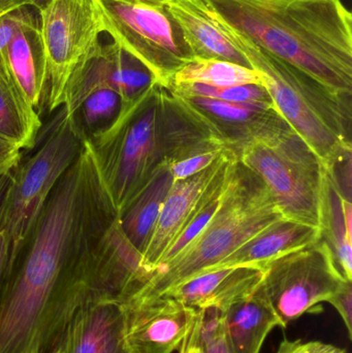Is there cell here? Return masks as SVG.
Returning a JSON list of instances; mask_svg holds the SVG:
<instances>
[{"label": "cell", "instance_id": "cell-22", "mask_svg": "<svg viewBox=\"0 0 352 353\" xmlns=\"http://www.w3.org/2000/svg\"><path fill=\"white\" fill-rule=\"evenodd\" d=\"M182 84L231 87L249 84L262 85V80L256 70L247 66L225 60L194 58L176 72L169 86Z\"/></svg>", "mask_w": 352, "mask_h": 353}, {"label": "cell", "instance_id": "cell-15", "mask_svg": "<svg viewBox=\"0 0 352 353\" xmlns=\"http://www.w3.org/2000/svg\"><path fill=\"white\" fill-rule=\"evenodd\" d=\"M262 278V270L256 268L214 270L194 276L161 296L175 299L196 310L216 308L225 312L231 305L249 296Z\"/></svg>", "mask_w": 352, "mask_h": 353}, {"label": "cell", "instance_id": "cell-3", "mask_svg": "<svg viewBox=\"0 0 352 353\" xmlns=\"http://www.w3.org/2000/svg\"><path fill=\"white\" fill-rule=\"evenodd\" d=\"M209 10L272 55L352 95V16L341 0H204Z\"/></svg>", "mask_w": 352, "mask_h": 353}, {"label": "cell", "instance_id": "cell-2", "mask_svg": "<svg viewBox=\"0 0 352 353\" xmlns=\"http://www.w3.org/2000/svg\"><path fill=\"white\" fill-rule=\"evenodd\" d=\"M103 192L122 217L165 167L229 148L169 87L153 83L115 121L85 140Z\"/></svg>", "mask_w": 352, "mask_h": 353}, {"label": "cell", "instance_id": "cell-33", "mask_svg": "<svg viewBox=\"0 0 352 353\" xmlns=\"http://www.w3.org/2000/svg\"><path fill=\"white\" fill-rule=\"evenodd\" d=\"M179 353H204L200 347H198L196 344L184 343L182 342L180 346Z\"/></svg>", "mask_w": 352, "mask_h": 353}, {"label": "cell", "instance_id": "cell-4", "mask_svg": "<svg viewBox=\"0 0 352 353\" xmlns=\"http://www.w3.org/2000/svg\"><path fill=\"white\" fill-rule=\"evenodd\" d=\"M211 14L250 66L260 74L262 85L276 111L318 155L327 170L352 153V95L329 88Z\"/></svg>", "mask_w": 352, "mask_h": 353}, {"label": "cell", "instance_id": "cell-25", "mask_svg": "<svg viewBox=\"0 0 352 353\" xmlns=\"http://www.w3.org/2000/svg\"><path fill=\"white\" fill-rule=\"evenodd\" d=\"M176 94L182 97H208L231 103H273L262 85H240L231 87H211L200 84L171 85Z\"/></svg>", "mask_w": 352, "mask_h": 353}, {"label": "cell", "instance_id": "cell-9", "mask_svg": "<svg viewBox=\"0 0 352 353\" xmlns=\"http://www.w3.org/2000/svg\"><path fill=\"white\" fill-rule=\"evenodd\" d=\"M37 12L53 112L63 105L72 74L99 49L105 25L97 0H52Z\"/></svg>", "mask_w": 352, "mask_h": 353}, {"label": "cell", "instance_id": "cell-12", "mask_svg": "<svg viewBox=\"0 0 352 353\" xmlns=\"http://www.w3.org/2000/svg\"><path fill=\"white\" fill-rule=\"evenodd\" d=\"M235 157L236 153L227 149L204 171L185 180L173 182L150 241L142 253V265L149 274L157 267L165 251L200 209L221 170Z\"/></svg>", "mask_w": 352, "mask_h": 353}, {"label": "cell", "instance_id": "cell-7", "mask_svg": "<svg viewBox=\"0 0 352 353\" xmlns=\"http://www.w3.org/2000/svg\"><path fill=\"white\" fill-rule=\"evenodd\" d=\"M234 152L264 183L283 218L320 228L324 167L289 126Z\"/></svg>", "mask_w": 352, "mask_h": 353}, {"label": "cell", "instance_id": "cell-20", "mask_svg": "<svg viewBox=\"0 0 352 353\" xmlns=\"http://www.w3.org/2000/svg\"><path fill=\"white\" fill-rule=\"evenodd\" d=\"M345 199L330 172L324 169L320 207V239L332 251L337 269L342 277L346 281L352 282V234L345 223Z\"/></svg>", "mask_w": 352, "mask_h": 353}, {"label": "cell", "instance_id": "cell-19", "mask_svg": "<svg viewBox=\"0 0 352 353\" xmlns=\"http://www.w3.org/2000/svg\"><path fill=\"white\" fill-rule=\"evenodd\" d=\"M223 321L231 353H260L269 334L280 327L260 283L249 296L231 305Z\"/></svg>", "mask_w": 352, "mask_h": 353}, {"label": "cell", "instance_id": "cell-17", "mask_svg": "<svg viewBox=\"0 0 352 353\" xmlns=\"http://www.w3.org/2000/svg\"><path fill=\"white\" fill-rule=\"evenodd\" d=\"M320 238V228L282 218L246 241L209 271L241 267L262 270L267 263L314 244Z\"/></svg>", "mask_w": 352, "mask_h": 353}, {"label": "cell", "instance_id": "cell-26", "mask_svg": "<svg viewBox=\"0 0 352 353\" xmlns=\"http://www.w3.org/2000/svg\"><path fill=\"white\" fill-rule=\"evenodd\" d=\"M31 8L32 6H20V8L10 10V12H6V14L0 17V79L6 82L14 92L18 93L21 97H22V95L19 93L18 89L14 86V81L10 77L8 59H6V52H8V47L10 41H12L14 31L18 28L19 25L22 23V21L26 18L27 14L30 12Z\"/></svg>", "mask_w": 352, "mask_h": 353}, {"label": "cell", "instance_id": "cell-10", "mask_svg": "<svg viewBox=\"0 0 352 353\" xmlns=\"http://www.w3.org/2000/svg\"><path fill=\"white\" fill-rule=\"evenodd\" d=\"M262 270V292L282 329L320 303L328 302L346 281L328 244L320 238L274 259Z\"/></svg>", "mask_w": 352, "mask_h": 353}, {"label": "cell", "instance_id": "cell-28", "mask_svg": "<svg viewBox=\"0 0 352 353\" xmlns=\"http://www.w3.org/2000/svg\"><path fill=\"white\" fill-rule=\"evenodd\" d=\"M276 353H347L344 348L334 344L322 341H308L303 340H289L285 338L281 341Z\"/></svg>", "mask_w": 352, "mask_h": 353}, {"label": "cell", "instance_id": "cell-14", "mask_svg": "<svg viewBox=\"0 0 352 353\" xmlns=\"http://www.w3.org/2000/svg\"><path fill=\"white\" fill-rule=\"evenodd\" d=\"M60 353H130L123 307L115 302H86L72 319Z\"/></svg>", "mask_w": 352, "mask_h": 353}, {"label": "cell", "instance_id": "cell-35", "mask_svg": "<svg viewBox=\"0 0 352 353\" xmlns=\"http://www.w3.org/2000/svg\"><path fill=\"white\" fill-rule=\"evenodd\" d=\"M29 6H32L33 8L37 10V12L43 10V8L48 6L52 0H28Z\"/></svg>", "mask_w": 352, "mask_h": 353}, {"label": "cell", "instance_id": "cell-23", "mask_svg": "<svg viewBox=\"0 0 352 353\" xmlns=\"http://www.w3.org/2000/svg\"><path fill=\"white\" fill-rule=\"evenodd\" d=\"M41 126L35 109L0 79V134L14 141L22 150L31 149Z\"/></svg>", "mask_w": 352, "mask_h": 353}, {"label": "cell", "instance_id": "cell-18", "mask_svg": "<svg viewBox=\"0 0 352 353\" xmlns=\"http://www.w3.org/2000/svg\"><path fill=\"white\" fill-rule=\"evenodd\" d=\"M31 8L12 35L6 59L19 93L37 109L48 86L47 63L39 34V12Z\"/></svg>", "mask_w": 352, "mask_h": 353}, {"label": "cell", "instance_id": "cell-29", "mask_svg": "<svg viewBox=\"0 0 352 353\" xmlns=\"http://www.w3.org/2000/svg\"><path fill=\"white\" fill-rule=\"evenodd\" d=\"M327 303L336 309L352 339V282L345 281Z\"/></svg>", "mask_w": 352, "mask_h": 353}, {"label": "cell", "instance_id": "cell-31", "mask_svg": "<svg viewBox=\"0 0 352 353\" xmlns=\"http://www.w3.org/2000/svg\"><path fill=\"white\" fill-rule=\"evenodd\" d=\"M6 263H8V241L3 230H0V300H1L2 288H3Z\"/></svg>", "mask_w": 352, "mask_h": 353}, {"label": "cell", "instance_id": "cell-5", "mask_svg": "<svg viewBox=\"0 0 352 353\" xmlns=\"http://www.w3.org/2000/svg\"><path fill=\"white\" fill-rule=\"evenodd\" d=\"M282 218L264 183L238 161L220 207L204 230L177 257L154 270L127 302L161 296L209 271L246 241Z\"/></svg>", "mask_w": 352, "mask_h": 353}, {"label": "cell", "instance_id": "cell-13", "mask_svg": "<svg viewBox=\"0 0 352 353\" xmlns=\"http://www.w3.org/2000/svg\"><path fill=\"white\" fill-rule=\"evenodd\" d=\"M178 97L196 111L233 151L250 141L289 126L273 103H231L208 97Z\"/></svg>", "mask_w": 352, "mask_h": 353}, {"label": "cell", "instance_id": "cell-32", "mask_svg": "<svg viewBox=\"0 0 352 353\" xmlns=\"http://www.w3.org/2000/svg\"><path fill=\"white\" fill-rule=\"evenodd\" d=\"M23 6H29L28 0H0V17Z\"/></svg>", "mask_w": 352, "mask_h": 353}, {"label": "cell", "instance_id": "cell-8", "mask_svg": "<svg viewBox=\"0 0 352 353\" xmlns=\"http://www.w3.org/2000/svg\"><path fill=\"white\" fill-rule=\"evenodd\" d=\"M105 33L169 87L176 72L194 59L176 21L157 0H97Z\"/></svg>", "mask_w": 352, "mask_h": 353}, {"label": "cell", "instance_id": "cell-21", "mask_svg": "<svg viewBox=\"0 0 352 353\" xmlns=\"http://www.w3.org/2000/svg\"><path fill=\"white\" fill-rule=\"evenodd\" d=\"M169 167L171 165L163 168L157 174L142 194L119 218L124 234L141 255L150 241L161 208L173 185V176Z\"/></svg>", "mask_w": 352, "mask_h": 353}, {"label": "cell", "instance_id": "cell-27", "mask_svg": "<svg viewBox=\"0 0 352 353\" xmlns=\"http://www.w3.org/2000/svg\"><path fill=\"white\" fill-rule=\"evenodd\" d=\"M227 149L229 148L200 153V154L192 155V157H187V159L172 163L169 170H171L174 182L185 180L189 176L196 175V174L204 171L207 168L210 167L213 163H215Z\"/></svg>", "mask_w": 352, "mask_h": 353}, {"label": "cell", "instance_id": "cell-24", "mask_svg": "<svg viewBox=\"0 0 352 353\" xmlns=\"http://www.w3.org/2000/svg\"><path fill=\"white\" fill-rule=\"evenodd\" d=\"M121 108L122 99L116 91L97 85L84 95L72 114L86 140L109 128L119 115Z\"/></svg>", "mask_w": 352, "mask_h": 353}, {"label": "cell", "instance_id": "cell-1", "mask_svg": "<svg viewBox=\"0 0 352 353\" xmlns=\"http://www.w3.org/2000/svg\"><path fill=\"white\" fill-rule=\"evenodd\" d=\"M115 218L84 142L4 277L0 353H60L86 303L89 254Z\"/></svg>", "mask_w": 352, "mask_h": 353}, {"label": "cell", "instance_id": "cell-6", "mask_svg": "<svg viewBox=\"0 0 352 353\" xmlns=\"http://www.w3.org/2000/svg\"><path fill=\"white\" fill-rule=\"evenodd\" d=\"M59 111L39 148L12 172L0 205V230L8 241L6 275L54 189L84 147L85 139L74 114L65 107Z\"/></svg>", "mask_w": 352, "mask_h": 353}, {"label": "cell", "instance_id": "cell-16", "mask_svg": "<svg viewBox=\"0 0 352 353\" xmlns=\"http://www.w3.org/2000/svg\"><path fill=\"white\" fill-rule=\"evenodd\" d=\"M163 3L179 26L194 58L225 60L251 68L215 22L204 0H165Z\"/></svg>", "mask_w": 352, "mask_h": 353}, {"label": "cell", "instance_id": "cell-11", "mask_svg": "<svg viewBox=\"0 0 352 353\" xmlns=\"http://www.w3.org/2000/svg\"><path fill=\"white\" fill-rule=\"evenodd\" d=\"M123 307L130 353H173L196 323L198 310L169 296L132 300Z\"/></svg>", "mask_w": 352, "mask_h": 353}, {"label": "cell", "instance_id": "cell-36", "mask_svg": "<svg viewBox=\"0 0 352 353\" xmlns=\"http://www.w3.org/2000/svg\"><path fill=\"white\" fill-rule=\"evenodd\" d=\"M157 1H161V2H163V1H165V0H157Z\"/></svg>", "mask_w": 352, "mask_h": 353}, {"label": "cell", "instance_id": "cell-34", "mask_svg": "<svg viewBox=\"0 0 352 353\" xmlns=\"http://www.w3.org/2000/svg\"><path fill=\"white\" fill-rule=\"evenodd\" d=\"M12 174L8 176H0V205H1L2 199H3L6 188H8V184H10Z\"/></svg>", "mask_w": 352, "mask_h": 353}, {"label": "cell", "instance_id": "cell-30", "mask_svg": "<svg viewBox=\"0 0 352 353\" xmlns=\"http://www.w3.org/2000/svg\"><path fill=\"white\" fill-rule=\"evenodd\" d=\"M22 148L14 141L0 134V176H8L21 163Z\"/></svg>", "mask_w": 352, "mask_h": 353}]
</instances>
